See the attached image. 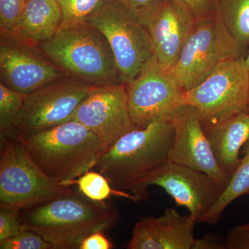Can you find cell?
I'll use <instances>...</instances> for the list:
<instances>
[{
	"mask_svg": "<svg viewBox=\"0 0 249 249\" xmlns=\"http://www.w3.org/2000/svg\"><path fill=\"white\" fill-rule=\"evenodd\" d=\"M18 210L0 206V242L17 235L24 229Z\"/></svg>",
	"mask_w": 249,
	"mask_h": 249,
	"instance_id": "26",
	"label": "cell"
},
{
	"mask_svg": "<svg viewBox=\"0 0 249 249\" xmlns=\"http://www.w3.org/2000/svg\"><path fill=\"white\" fill-rule=\"evenodd\" d=\"M202 124L218 164L232 177L242 160V147L249 138V112Z\"/></svg>",
	"mask_w": 249,
	"mask_h": 249,
	"instance_id": "17",
	"label": "cell"
},
{
	"mask_svg": "<svg viewBox=\"0 0 249 249\" xmlns=\"http://www.w3.org/2000/svg\"><path fill=\"white\" fill-rule=\"evenodd\" d=\"M175 137L173 119H161L132 129L107 149L94 168L116 189L128 192L139 201L148 200L145 181L169 160Z\"/></svg>",
	"mask_w": 249,
	"mask_h": 249,
	"instance_id": "1",
	"label": "cell"
},
{
	"mask_svg": "<svg viewBox=\"0 0 249 249\" xmlns=\"http://www.w3.org/2000/svg\"><path fill=\"white\" fill-rule=\"evenodd\" d=\"M197 22L175 0H159L143 25L151 39L154 56L161 66L171 70Z\"/></svg>",
	"mask_w": 249,
	"mask_h": 249,
	"instance_id": "15",
	"label": "cell"
},
{
	"mask_svg": "<svg viewBox=\"0 0 249 249\" xmlns=\"http://www.w3.org/2000/svg\"></svg>",
	"mask_w": 249,
	"mask_h": 249,
	"instance_id": "33",
	"label": "cell"
},
{
	"mask_svg": "<svg viewBox=\"0 0 249 249\" xmlns=\"http://www.w3.org/2000/svg\"><path fill=\"white\" fill-rule=\"evenodd\" d=\"M192 249H226L224 241L220 236L208 234L200 239L195 240Z\"/></svg>",
	"mask_w": 249,
	"mask_h": 249,
	"instance_id": "31",
	"label": "cell"
},
{
	"mask_svg": "<svg viewBox=\"0 0 249 249\" xmlns=\"http://www.w3.org/2000/svg\"><path fill=\"white\" fill-rule=\"evenodd\" d=\"M105 232H95L82 241L79 249H110L113 248L111 241L105 235Z\"/></svg>",
	"mask_w": 249,
	"mask_h": 249,
	"instance_id": "30",
	"label": "cell"
},
{
	"mask_svg": "<svg viewBox=\"0 0 249 249\" xmlns=\"http://www.w3.org/2000/svg\"><path fill=\"white\" fill-rule=\"evenodd\" d=\"M62 22V10L57 0H27L16 34L37 45L53 37Z\"/></svg>",
	"mask_w": 249,
	"mask_h": 249,
	"instance_id": "18",
	"label": "cell"
},
{
	"mask_svg": "<svg viewBox=\"0 0 249 249\" xmlns=\"http://www.w3.org/2000/svg\"><path fill=\"white\" fill-rule=\"evenodd\" d=\"M150 186L163 188L178 206L188 209L198 223L213 207L224 191L206 174L170 160L147 178L145 188L147 191Z\"/></svg>",
	"mask_w": 249,
	"mask_h": 249,
	"instance_id": "13",
	"label": "cell"
},
{
	"mask_svg": "<svg viewBox=\"0 0 249 249\" xmlns=\"http://www.w3.org/2000/svg\"><path fill=\"white\" fill-rule=\"evenodd\" d=\"M18 139L46 176L65 187L94 168L109 148L97 134L76 121Z\"/></svg>",
	"mask_w": 249,
	"mask_h": 249,
	"instance_id": "3",
	"label": "cell"
},
{
	"mask_svg": "<svg viewBox=\"0 0 249 249\" xmlns=\"http://www.w3.org/2000/svg\"><path fill=\"white\" fill-rule=\"evenodd\" d=\"M248 195H249V193H248Z\"/></svg>",
	"mask_w": 249,
	"mask_h": 249,
	"instance_id": "34",
	"label": "cell"
},
{
	"mask_svg": "<svg viewBox=\"0 0 249 249\" xmlns=\"http://www.w3.org/2000/svg\"><path fill=\"white\" fill-rule=\"evenodd\" d=\"M27 95L0 83V132L10 135Z\"/></svg>",
	"mask_w": 249,
	"mask_h": 249,
	"instance_id": "22",
	"label": "cell"
},
{
	"mask_svg": "<svg viewBox=\"0 0 249 249\" xmlns=\"http://www.w3.org/2000/svg\"><path fill=\"white\" fill-rule=\"evenodd\" d=\"M244 55L218 15L198 21L171 71L185 91L199 84L223 62Z\"/></svg>",
	"mask_w": 249,
	"mask_h": 249,
	"instance_id": "7",
	"label": "cell"
},
{
	"mask_svg": "<svg viewBox=\"0 0 249 249\" xmlns=\"http://www.w3.org/2000/svg\"><path fill=\"white\" fill-rule=\"evenodd\" d=\"M1 249H53L37 232L24 228L17 235L0 242Z\"/></svg>",
	"mask_w": 249,
	"mask_h": 249,
	"instance_id": "24",
	"label": "cell"
},
{
	"mask_svg": "<svg viewBox=\"0 0 249 249\" xmlns=\"http://www.w3.org/2000/svg\"><path fill=\"white\" fill-rule=\"evenodd\" d=\"M90 88L67 76L29 93L9 136L24 138L71 121Z\"/></svg>",
	"mask_w": 249,
	"mask_h": 249,
	"instance_id": "9",
	"label": "cell"
},
{
	"mask_svg": "<svg viewBox=\"0 0 249 249\" xmlns=\"http://www.w3.org/2000/svg\"><path fill=\"white\" fill-rule=\"evenodd\" d=\"M36 46L67 76L91 86L122 83L107 40L87 20L62 26Z\"/></svg>",
	"mask_w": 249,
	"mask_h": 249,
	"instance_id": "4",
	"label": "cell"
},
{
	"mask_svg": "<svg viewBox=\"0 0 249 249\" xmlns=\"http://www.w3.org/2000/svg\"><path fill=\"white\" fill-rule=\"evenodd\" d=\"M191 214L181 215L168 208L158 217L142 218L134 226L129 249H192L195 224Z\"/></svg>",
	"mask_w": 249,
	"mask_h": 249,
	"instance_id": "16",
	"label": "cell"
},
{
	"mask_svg": "<svg viewBox=\"0 0 249 249\" xmlns=\"http://www.w3.org/2000/svg\"><path fill=\"white\" fill-rule=\"evenodd\" d=\"M144 24L159 0H118Z\"/></svg>",
	"mask_w": 249,
	"mask_h": 249,
	"instance_id": "29",
	"label": "cell"
},
{
	"mask_svg": "<svg viewBox=\"0 0 249 249\" xmlns=\"http://www.w3.org/2000/svg\"><path fill=\"white\" fill-rule=\"evenodd\" d=\"M62 13V26L85 21L105 0H57Z\"/></svg>",
	"mask_w": 249,
	"mask_h": 249,
	"instance_id": "23",
	"label": "cell"
},
{
	"mask_svg": "<svg viewBox=\"0 0 249 249\" xmlns=\"http://www.w3.org/2000/svg\"><path fill=\"white\" fill-rule=\"evenodd\" d=\"M249 71L244 55L223 62L185 92L184 104L196 108L202 124L249 112Z\"/></svg>",
	"mask_w": 249,
	"mask_h": 249,
	"instance_id": "8",
	"label": "cell"
},
{
	"mask_svg": "<svg viewBox=\"0 0 249 249\" xmlns=\"http://www.w3.org/2000/svg\"><path fill=\"white\" fill-rule=\"evenodd\" d=\"M0 206L29 209L73 192L46 176L19 139L1 134Z\"/></svg>",
	"mask_w": 249,
	"mask_h": 249,
	"instance_id": "5",
	"label": "cell"
},
{
	"mask_svg": "<svg viewBox=\"0 0 249 249\" xmlns=\"http://www.w3.org/2000/svg\"><path fill=\"white\" fill-rule=\"evenodd\" d=\"M19 218L23 227L42 236L53 249H76L93 232L115 227L121 216L113 205L94 202L73 193L22 210Z\"/></svg>",
	"mask_w": 249,
	"mask_h": 249,
	"instance_id": "2",
	"label": "cell"
},
{
	"mask_svg": "<svg viewBox=\"0 0 249 249\" xmlns=\"http://www.w3.org/2000/svg\"><path fill=\"white\" fill-rule=\"evenodd\" d=\"M218 16L245 53L249 46V0H219Z\"/></svg>",
	"mask_w": 249,
	"mask_h": 249,
	"instance_id": "20",
	"label": "cell"
},
{
	"mask_svg": "<svg viewBox=\"0 0 249 249\" xmlns=\"http://www.w3.org/2000/svg\"><path fill=\"white\" fill-rule=\"evenodd\" d=\"M27 0H0L1 32L16 34Z\"/></svg>",
	"mask_w": 249,
	"mask_h": 249,
	"instance_id": "25",
	"label": "cell"
},
{
	"mask_svg": "<svg viewBox=\"0 0 249 249\" xmlns=\"http://www.w3.org/2000/svg\"><path fill=\"white\" fill-rule=\"evenodd\" d=\"M87 21L106 37L121 82L128 85L154 56L146 28L118 0L103 1Z\"/></svg>",
	"mask_w": 249,
	"mask_h": 249,
	"instance_id": "6",
	"label": "cell"
},
{
	"mask_svg": "<svg viewBox=\"0 0 249 249\" xmlns=\"http://www.w3.org/2000/svg\"><path fill=\"white\" fill-rule=\"evenodd\" d=\"M197 21L215 17L218 15L219 0H175Z\"/></svg>",
	"mask_w": 249,
	"mask_h": 249,
	"instance_id": "27",
	"label": "cell"
},
{
	"mask_svg": "<svg viewBox=\"0 0 249 249\" xmlns=\"http://www.w3.org/2000/svg\"><path fill=\"white\" fill-rule=\"evenodd\" d=\"M245 61L246 63H247V67H248L249 71V52L248 54H247V57H245Z\"/></svg>",
	"mask_w": 249,
	"mask_h": 249,
	"instance_id": "32",
	"label": "cell"
},
{
	"mask_svg": "<svg viewBox=\"0 0 249 249\" xmlns=\"http://www.w3.org/2000/svg\"><path fill=\"white\" fill-rule=\"evenodd\" d=\"M224 245L226 249H249V222L229 230Z\"/></svg>",
	"mask_w": 249,
	"mask_h": 249,
	"instance_id": "28",
	"label": "cell"
},
{
	"mask_svg": "<svg viewBox=\"0 0 249 249\" xmlns=\"http://www.w3.org/2000/svg\"><path fill=\"white\" fill-rule=\"evenodd\" d=\"M129 115L134 129L154 121L173 119L184 106L185 91L172 73L153 58L126 85Z\"/></svg>",
	"mask_w": 249,
	"mask_h": 249,
	"instance_id": "10",
	"label": "cell"
},
{
	"mask_svg": "<svg viewBox=\"0 0 249 249\" xmlns=\"http://www.w3.org/2000/svg\"><path fill=\"white\" fill-rule=\"evenodd\" d=\"M1 83L28 95L67 76L37 46L16 34L1 32Z\"/></svg>",
	"mask_w": 249,
	"mask_h": 249,
	"instance_id": "11",
	"label": "cell"
},
{
	"mask_svg": "<svg viewBox=\"0 0 249 249\" xmlns=\"http://www.w3.org/2000/svg\"><path fill=\"white\" fill-rule=\"evenodd\" d=\"M173 121L175 137L170 161L206 174L224 191L232 177L218 164L205 134L199 111L184 105L177 111Z\"/></svg>",
	"mask_w": 249,
	"mask_h": 249,
	"instance_id": "14",
	"label": "cell"
},
{
	"mask_svg": "<svg viewBox=\"0 0 249 249\" xmlns=\"http://www.w3.org/2000/svg\"><path fill=\"white\" fill-rule=\"evenodd\" d=\"M71 121L83 124L110 147L134 129L126 85L118 83L91 86Z\"/></svg>",
	"mask_w": 249,
	"mask_h": 249,
	"instance_id": "12",
	"label": "cell"
},
{
	"mask_svg": "<svg viewBox=\"0 0 249 249\" xmlns=\"http://www.w3.org/2000/svg\"><path fill=\"white\" fill-rule=\"evenodd\" d=\"M243 154L240 165L232 175L230 183L213 207L201 218L199 223L215 225L228 206L237 198L249 193V138L242 147Z\"/></svg>",
	"mask_w": 249,
	"mask_h": 249,
	"instance_id": "19",
	"label": "cell"
},
{
	"mask_svg": "<svg viewBox=\"0 0 249 249\" xmlns=\"http://www.w3.org/2000/svg\"><path fill=\"white\" fill-rule=\"evenodd\" d=\"M73 185L78 186L80 193L94 202L104 203L112 196L139 201L135 196L128 192L116 189L111 186L107 178L99 172L89 170L72 181L69 186Z\"/></svg>",
	"mask_w": 249,
	"mask_h": 249,
	"instance_id": "21",
	"label": "cell"
}]
</instances>
